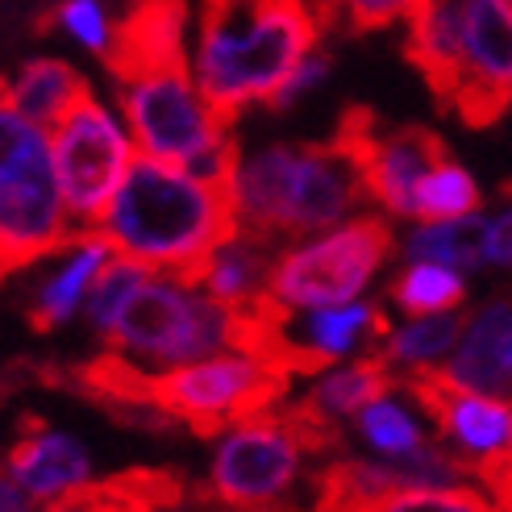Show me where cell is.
Listing matches in <instances>:
<instances>
[{
    "instance_id": "obj_1",
    "label": "cell",
    "mask_w": 512,
    "mask_h": 512,
    "mask_svg": "<svg viewBox=\"0 0 512 512\" xmlns=\"http://www.w3.org/2000/svg\"><path fill=\"white\" fill-rule=\"evenodd\" d=\"M96 225L117 254L196 284L204 259L238 229V213L225 184H209L184 163L138 150Z\"/></svg>"
},
{
    "instance_id": "obj_2",
    "label": "cell",
    "mask_w": 512,
    "mask_h": 512,
    "mask_svg": "<svg viewBox=\"0 0 512 512\" xmlns=\"http://www.w3.org/2000/svg\"><path fill=\"white\" fill-rule=\"evenodd\" d=\"M196 9L192 75L225 121L271 105L329 30L313 0H196Z\"/></svg>"
},
{
    "instance_id": "obj_3",
    "label": "cell",
    "mask_w": 512,
    "mask_h": 512,
    "mask_svg": "<svg viewBox=\"0 0 512 512\" xmlns=\"http://www.w3.org/2000/svg\"><path fill=\"white\" fill-rule=\"evenodd\" d=\"M238 229L267 238H304L342 225L358 200L371 196L363 167L334 138L321 146L279 142L238 159L234 171Z\"/></svg>"
},
{
    "instance_id": "obj_4",
    "label": "cell",
    "mask_w": 512,
    "mask_h": 512,
    "mask_svg": "<svg viewBox=\"0 0 512 512\" xmlns=\"http://www.w3.org/2000/svg\"><path fill=\"white\" fill-rule=\"evenodd\" d=\"M105 342L146 371H167L234 350L238 313L213 300L200 284H188V279L167 271H150Z\"/></svg>"
},
{
    "instance_id": "obj_5",
    "label": "cell",
    "mask_w": 512,
    "mask_h": 512,
    "mask_svg": "<svg viewBox=\"0 0 512 512\" xmlns=\"http://www.w3.org/2000/svg\"><path fill=\"white\" fill-rule=\"evenodd\" d=\"M292 371L250 350H221L184 367L146 371V400L200 438H221L229 425L279 408Z\"/></svg>"
},
{
    "instance_id": "obj_6",
    "label": "cell",
    "mask_w": 512,
    "mask_h": 512,
    "mask_svg": "<svg viewBox=\"0 0 512 512\" xmlns=\"http://www.w3.org/2000/svg\"><path fill=\"white\" fill-rule=\"evenodd\" d=\"M392 225L383 217H354L321 238L279 250L271 271V296L288 309H325L346 304L371 284V275L392 254Z\"/></svg>"
},
{
    "instance_id": "obj_7",
    "label": "cell",
    "mask_w": 512,
    "mask_h": 512,
    "mask_svg": "<svg viewBox=\"0 0 512 512\" xmlns=\"http://www.w3.org/2000/svg\"><path fill=\"white\" fill-rule=\"evenodd\" d=\"M121 109L142 155L192 163L229 134V125L213 100L196 84L192 63H163L121 80Z\"/></svg>"
},
{
    "instance_id": "obj_8",
    "label": "cell",
    "mask_w": 512,
    "mask_h": 512,
    "mask_svg": "<svg viewBox=\"0 0 512 512\" xmlns=\"http://www.w3.org/2000/svg\"><path fill=\"white\" fill-rule=\"evenodd\" d=\"M50 150H55L59 192L75 225H96L130 171L138 142L92 92H84L50 125Z\"/></svg>"
},
{
    "instance_id": "obj_9",
    "label": "cell",
    "mask_w": 512,
    "mask_h": 512,
    "mask_svg": "<svg viewBox=\"0 0 512 512\" xmlns=\"http://www.w3.org/2000/svg\"><path fill=\"white\" fill-rule=\"evenodd\" d=\"M309 454L284 408L229 425L217 442L204 496L229 508H275L300 479V458Z\"/></svg>"
},
{
    "instance_id": "obj_10",
    "label": "cell",
    "mask_w": 512,
    "mask_h": 512,
    "mask_svg": "<svg viewBox=\"0 0 512 512\" xmlns=\"http://www.w3.org/2000/svg\"><path fill=\"white\" fill-rule=\"evenodd\" d=\"M334 142L346 146L354 163L363 167L371 200H379L383 209L400 213V217H413L417 184L442 159H450L446 142L433 130H421V125L388 130V125H379V117L371 109H346Z\"/></svg>"
},
{
    "instance_id": "obj_11",
    "label": "cell",
    "mask_w": 512,
    "mask_h": 512,
    "mask_svg": "<svg viewBox=\"0 0 512 512\" xmlns=\"http://www.w3.org/2000/svg\"><path fill=\"white\" fill-rule=\"evenodd\" d=\"M450 109L471 130H488L512 109V5L463 0V84Z\"/></svg>"
},
{
    "instance_id": "obj_12",
    "label": "cell",
    "mask_w": 512,
    "mask_h": 512,
    "mask_svg": "<svg viewBox=\"0 0 512 512\" xmlns=\"http://www.w3.org/2000/svg\"><path fill=\"white\" fill-rule=\"evenodd\" d=\"M400 383L413 392V400L425 408V417L438 425L442 438L463 446V454H488L508 442L512 413L504 408V396L475 392L438 363L408 367V375Z\"/></svg>"
},
{
    "instance_id": "obj_13",
    "label": "cell",
    "mask_w": 512,
    "mask_h": 512,
    "mask_svg": "<svg viewBox=\"0 0 512 512\" xmlns=\"http://www.w3.org/2000/svg\"><path fill=\"white\" fill-rule=\"evenodd\" d=\"M5 467L34 496V504L46 508H67L71 496L96 483L88 450L59 429H46L42 421H25V433L13 442Z\"/></svg>"
},
{
    "instance_id": "obj_14",
    "label": "cell",
    "mask_w": 512,
    "mask_h": 512,
    "mask_svg": "<svg viewBox=\"0 0 512 512\" xmlns=\"http://www.w3.org/2000/svg\"><path fill=\"white\" fill-rule=\"evenodd\" d=\"M188 9L192 0H138L117 25L113 46L105 50L109 71L117 80L125 75H138L150 67H163V63H188Z\"/></svg>"
},
{
    "instance_id": "obj_15",
    "label": "cell",
    "mask_w": 512,
    "mask_h": 512,
    "mask_svg": "<svg viewBox=\"0 0 512 512\" xmlns=\"http://www.w3.org/2000/svg\"><path fill=\"white\" fill-rule=\"evenodd\" d=\"M113 242L105 238L100 225H80L75 238L67 242V254L55 275L42 279V288L34 292V304H30V325L38 334H50V329L67 325L75 313L88 304V292L96 284V275L105 271V263L113 259Z\"/></svg>"
},
{
    "instance_id": "obj_16",
    "label": "cell",
    "mask_w": 512,
    "mask_h": 512,
    "mask_svg": "<svg viewBox=\"0 0 512 512\" xmlns=\"http://www.w3.org/2000/svg\"><path fill=\"white\" fill-rule=\"evenodd\" d=\"M408 17L413 25H408L404 55L425 75L442 109H450L458 84H463V0H417Z\"/></svg>"
},
{
    "instance_id": "obj_17",
    "label": "cell",
    "mask_w": 512,
    "mask_h": 512,
    "mask_svg": "<svg viewBox=\"0 0 512 512\" xmlns=\"http://www.w3.org/2000/svg\"><path fill=\"white\" fill-rule=\"evenodd\" d=\"M446 371L475 392L508 396L512 392V300H488L463 325Z\"/></svg>"
},
{
    "instance_id": "obj_18",
    "label": "cell",
    "mask_w": 512,
    "mask_h": 512,
    "mask_svg": "<svg viewBox=\"0 0 512 512\" xmlns=\"http://www.w3.org/2000/svg\"><path fill=\"white\" fill-rule=\"evenodd\" d=\"M275 259H279V238L234 229V234L204 259L196 284L213 300L229 304V309H246V304L267 296Z\"/></svg>"
},
{
    "instance_id": "obj_19",
    "label": "cell",
    "mask_w": 512,
    "mask_h": 512,
    "mask_svg": "<svg viewBox=\"0 0 512 512\" xmlns=\"http://www.w3.org/2000/svg\"><path fill=\"white\" fill-rule=\"evenodd\" d=\"M400 383L396 375V363L388 358V350H371L363 358H354V363L329 371L317 388L304 396V404L313 408V413H321L325 421H342V417H354L363 404L388 396L392 388Z\"/></svg>"
},
{
    "instance_id": "obj_20",
    "label": "cell",
    "mask_w": 512,
    "mask_h": 512,
    "mask_svg": "<svg viewBox=\"0 0 512 512\" xmlns=\"http://www.w3.org/2000/svg\"><path fill=\"white\" fill-rule=\"evenodd\" d=\"M0 92H5L25 117L42 121L50 130V125L88 92V84L80 80V71L63 59H34V63H25L13 80H0Z\"/></svg>"
},
{
    "instance_id": "obj_21",
    "label": "cell",
    "mask_w": 512,
    "mask_h": 512,
    "mask_svg": "<svg viewBox=\"0 0 512 512\" xmlns=\"http://www.w3.org/2000/svg\"><path fill=\"white\" fill-rule=\"evenodd\" d=\"M408 259L446 263L454 271H475L488 263V221L479 217H450V221H425L404 242Z\"/></svg>"
},
{
    "instance_id": "obj_22",
    "label": "cell",
    "mask_w": 512,
    "mask_h": 512,
    "mask_svg": "<svg viewBox=\"0 0 512 512\" xmlns=\"http://www.w3.org/2000/svg\"><path fill=\"white\" fill-rule=\"evenodd\" d=\"M463 279H458L454 267L446 263H425V259H413V267L400 271L392 279V300L408 317H429V313H450L463 304Z\"/></svg>"
},
{
    "instance_id": "obj_23",
    "label": "cell",
    "mask_w": 512,
    "mask_h": 512,
    "mask_svg": "<svg viewBox=\"0 0 512 512\" xmlns=\"http://www.w3.org/2000/svg\"><path fill=\"white\" fill-rule=\"evenodd\" d=\"M463 317L454 309L450 313H429V317H417L413 325L404 329H392L388 338L379 346L388 350V358L396 367H425V363H438L442 354H450L463 338Z\"/></svg>"
},
{
    "instance_id": "obj_24",
    "label": "cell",
    "mask_w": 512,
    "mask_h": 512,
    "mask_svg": "<svg viewBox=\"0 0 512 512\" xmlns=\"http://www.w3.org/2000/svg\"><path fill=\"white\" fill-rule=\"evenodd\" d=\"M475 209H479V188L454 159H442L433 167L417 184V196H413L417 221H450V217H467Z\"/></svg>"
},
{
    "instance_id": "obj_25",
    "label": "cell",
    "mask_w": 512,
    "mask_h": 512,
    "mask_svg": "<svg viewBox=\"0 0 512 512\" xmlns=\"http://www.w3.org/2000/svg\"><path fill=\"white\" fill-rule=\"evenodd\" d=\"M155 271V267H146L138 259H130V254H113V259L105 263V271L96 275V284L88 292V304H84V313H88V325L96 329L100 338H109V329L117 325L121 309L130 304V296L138 292L142 279Z\"/></svg>"
},
{
    "instance_id": "obj_26",
    "label": "cell",
    "mask_w": 512,
    "mask_h": 512,
    "mask_svg": "<svg viewBox=\"0 0 512 512\" xmlns=\"http://www.w3.org/2000/svg\"><path fill=\"white\" fill-rule=\"evenodd\" d=\"M354 421H358L363 442L371 450H379V454H388V458H404V454H413V450H421L429 442L425 433H421V425L392 400V392L371 400V404H363L354 413Z\"/></svg>"
},
{
    "instance_id": "obj_27",
    "label": "cell",
    "mask_w": 512,
    "mask_h": 512,
    "mask_svg": "<svg viewBox=\"0 0 512 512\" xmlns=\"http://www.w3.org/2000/svg\"><path fill=\"white\" fill-rule=\"evenodd\" d=\"M379 508H388V512H479V508H496V500L488 492L450 483V488H400Z\"/></svg>"
},
{
    "instance_id": "obj_28",
    "label": "cell",
    "mask_w": 512,
    "mask_h": 512,
    "mask_svg": "<svg viewBox=\"0 0 512 512\" xmlns=\"http://www.w3.org/2000/svg\"><path fill=\"white\" fill-rule=\"evenodd\" d=\"M55 21H59L80 46L96 50V55H105V50L113 46L109 17H105V9H100V0H63L59 13H55Z\"/></svg>"
},
{
    "instance_id": "obj_29",
    "label": "cell",
    "mask_w": 512,
    "mask_h": 512,
    "mask_svg": "<svg viewBox=\"0 0 512 512\" xmlns=\"http://www.w3.org/2000/svg\"><path fill=\"white\" fill-rule=\"evenodd\" d=\"M342 9L350 17V30L367 34V30H388L392 21L408 17L417 9V0H342Z\"/></svg>"
},
{
    "instance_id": "obj_30",
    "label": "cell",
    "mask_w": 512,
    "mask_h": 512,
    "mask_svg": "<svg viewBox=\"0 0 512 512\" xmlns=\"http://www.w3.org/2000/svg\"><path fill=\"white\" fill-rule=\"evenodd\" d=\"M325 71H329V59H325V55H304V59H300V67L288 75V84L275 92L271 109H284L288 100H296L300 92H309L313 84H321V80H325Z\"/></svg>"
},
{
    "instance_id": "obj_31",
    "label": "cell",
    "mask_w": 512,
    "mask_h": 512,
    "mask_svg": "<svg viewBox=\"0 0 512 512\" xmlns=\"http://www.w3.org/2000/svg\"><path fill=\"white\" fill-rule=\"evenodd\" d=\"M488 263H500V267L512 263V204L488 221Z\"/></svg>"
},
{
    "instance_id": "obj_32",
    "label": "cell",
    "mask_w": 512,
    "mask_h": 512,
    "mask_svg": "<svg viewBox=\"0 0 512 512\" xmlns=\"http://www.w3.org/2000/svg\"><path fill=\"white\" fill-rule=\"evenodd\" d=\"M25 508H34V496L25 492L5 467L0 471V512H25Z\"/></svg>"
},
{
    "instance_id": "obj_33",
    "label": "cell",
    "mask_w": 512,
    "mask_h": 512,
    "mask_svg": "<svg viewBox=\"0 0 512 512\" xmlns=\"http://www.w3.org/2000/svg\"><path fill=\"white\" fill-rule=\"evenodd\" d=\"M508 450H512V433H508Z\"/></svg>"
},
{
    "instance_id": "obj_34",
    "label": "cell",
    "mask_w": 512,
    "mask_h": 512,
    "mask_svg": "<svg viewBox=\"0 0 512 512\" xmlns=\"http://www.w3.org/2000/svg\"><path fill=\"white\" fill-rule=\"evenodd\" d=\"M508 5H512V0H508Z\"/></svg>"
}]
</instances>
